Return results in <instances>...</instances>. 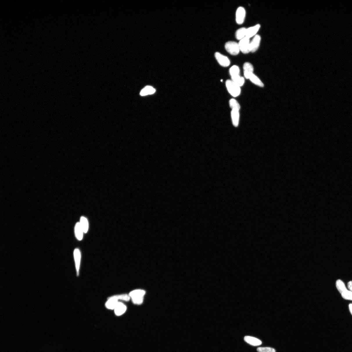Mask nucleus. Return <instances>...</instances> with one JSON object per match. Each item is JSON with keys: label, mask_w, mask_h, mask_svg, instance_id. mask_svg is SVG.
I'll return each instance as SVG.
<instances>
[{"label": "nucleus", "mask_w": 352, "mask_h": 352, "mask_svg": "<svg viewBox=\"0 0 352 352\" xmlns=\"http://www.w3.org/2000/svg\"><path fill=\"white\" fill-rule=\"evenodd\" d=\"M226 86L229 93L233 97H238L240 94V87L231 80H228L226 81Z\"/></svg>", "instance_id": "1"}, {"label": "nucleus", "mask_w": 352, "mask_h": 352, "mask_svg": "<svg viewBox=\"0 0 352 352\" xmlns=\"http://www.w3.org/2000/svg\"><path fill=\"white\" fill-rule=\"evenodd\" d=\"M225 49L231 55H236L240 52V49L238 43L236 42L229 41L227 42L225 45Z\"/></svg>", "instance_id": "2"}, {"label": "nucleus", "mask_w": 352, "mask_h": 352, "mask_svg": "<svg viewBox=\"0 0 352 352\" xmlns=\"http://www.w3.org/2000/svg\"><path fill=\"white\" fill-rule=\"evenodd\" d=\"M249 39L245 37L240 41L238 44L240 51L245 54L250 52L249 49Z\"/></svg>", "instance_id": "3"}, {"label": "nucleus", "mask_w": 352, "mask_h": 352, "mask_svg": "<svg viewBox=\"0 0 352 352\" xmlns=\"http://www.w3.org/2000/svg\"><path fill=\"white\" fill-rule=\"evenodd\" d=\"M216 59L220 64L224 67H227L230 65V61L228 58L219 52H216L215 54Z\"/></svg>", "instance_id": "4"}, {"label": "nucleus", "mask_w": 352, "mask_h": 352, "mask_svg": "<svg viewBox=\"0 0 352 352\" xmlns=\"http://www.w3.org/2000/svg\"><path fill=\"white\" fill-rule=\"evenodd\" d=\"M246 14V10L244 7H240L238 8L236 12V20L237 24H241L243 23Z\"/></svg>", "instance_id": "5"}, {"label": "nucleus", "mask_w": 352, "mask_h": 352, "mask_svg": "<svg viewBox=\"0 0 352 352\" xmlns=\"http://www.w3.org/2000/svg\"><path fill=\"white\" fill-rule=\"evenodd\" d=\"M73 255L77 274L78 276L81 260V253L78 249L76 248L74 250Z\"/></svg>", "instance_id": "6"}, {"label": "nucleus", "mask_w": 352, "mask_h": 352, "mask_svg": "<svg viewBox=\"0 0 352 352\" xmlns=\"http://www.w3.org/2000/svg\"><path fill=\"white\" fill-rule=\"evenodd\" d=\"M261 39V37L259 35H256L254 36L252 41L250 42V52H254L258 49L259 46Z\"/></svg>", "instance_id": "7"}, {"label": "nucleus", "mask_w": 352, "mask_h": 352, "mask_svg": "<svg viewBox=\"0 0 352 352\" xmlns=\"http://www.w3.org/2000/svg\"><path fill=\"white\" fill-rule=\"evenodd\" d=\"M243 70L244 76L247 79H249V77L253 74V66L249 62H246L243 65Z\"/></svg>", "instance_id": "8"}, {"label": "nucleus", "mask_w": 352, "mask_h": 352, "mask_svg": "<svg viewBox=\"0 0 352 352\" xmlns=\"http://www.w3.org/2000/svg\"><path fill=\"white\" fill-rule=\"evenodd\" d=\"M127 308L126 306L124 303L118 302L114 309V313L117 316L122 315L126 311Z\"/></svg>", "instance_id": "9"}, {"label": "nucleus", "mask_w": 352, "mask_h": 352, "mask_svg": "<svg viewBox=\"0 0 352 352\" xmlns=\"http://www.w3.org/2000/svg\"><path fill=\"white\" fill-rule=\"evenodd\" d=\"M74 233L76 238L78 240H82L84 233L80 222L77 223L75 226Z\"/></svg>", "instance_id": "10"}, {"label": "nucleus", "mask_w": 352, "mask_h": 352, "mask_svg": "<svg viewBox=\"0 0 352 352\" xmlns=\"http://www.w3.org/2000/svg\"><path fill=\"white\" fill-rule=\"evenodd\" d=\"M260 27V25L258 24L247 28L246 37L249 39L254 36L257 33Z\"/></svg>", "instance_id": "11"}, {"label": "nucleus", "mask_w": 352, "mask_h": 352, "mask_svg": "<svg viewBox=\"0 0 352 352\" xmlns=\"http://www.w3.org/2000/svg\"><path fill=\"white\" fill-rule=\"evenodd\" d=\"M118 302V300L111 297L108 298V300L106 303L105 306L106 307L109 309L114 310Z\"/></svg>", "instance_id": "12"}, {"label": "nucleus", "mask_w": 352, "mask_h": 352, "mask_svg": "<svg viewBox=\"0 0 352 352\" xmlns=\"http://www.w3.org/2000/svg\"><path fill=\"white\" fill-rule=\"evenodd\" d=\"M232 121L234 126L235 127L238 126L239 120V110H232L231 113Z\"/></svg>", "instance_id": "13"}, {"label": "nucleus", "mask_w": 352, "mask_h": 352, "mask_svg": "<svg viewBox=\"0 0 352 352\" xmlns=\"http://www.w3.org/2000/svg\"><path fill=\"white\" fill-rule=\"evenodd\" d=\"M244 340L247 343L253 346L260 345L262 342L258 339L250 336H246L244 337Z\"/></svg>", "instance_id": "14"}, {"label": "nucleus", "mask_w": 352, "mask_h": 352, "mask_svg": "<svg viewBox=\"0 0 352 352\" xmlns=\"http://www.w3.org/2000/svg\"><path fill=\"white\" fill-rule=\"evenodd\" d=\"M79 222L84 231V233H87L89 228V222H88L87 218L84 216L82 217L80 219Z\"/></svg>", "instance_id": "15"}, {"label": "nucleus", "mask_w": 352, "mask_h": 352, "mask_svg": "<svg viewBox=\"0 0 352 352\" xmlns=\"http://www.w3.org/2000/svg\"><path fill=\"white\" fill-rule=\"evenodd\" d=\"M247 28H240L236 33V37L237 39L240 40L246 36Z\"/></svg>", "instance_id": "16"}, {"label": "nucleus", "mask_w": 352, "mask_h": 352, "mask_svg": "<svg viewBox=\"0 0 352 352\" xmlns=\"http://www.w3.org/2000/svg\"><path fill=\"white\" fill-rule=\"evenodd\" d=\"M146 292L142 290H133L129 293L131 298L135 297H143L145 295Z\"/></svg>", "instance_id": "17"}, {"label": "nucleus", "mask_w": 352, "mask_h": 352, "mask_svg": "<svg viewBox=\"0 0 352 352\" xmlns=\"http://www.w3.org/2000/svg\"><path fill=\"white\" fill-rule=\"evenodd\" d=\"M231 80L238 86L241 87L244 85L245 83V79L244 77L240 75L231 77Z\"/></svg>", "instance_id": "18"}, {"label": "nucleus", "mask_w": 352, "mask_h": 352, "mask_svg": "<svg viewBox=\"0 0 352 352\" xmlns=\"http://www.w3.org/2000/svg\"><path fill=\"white\" fill-rule=\"evenodd\" d=\"M156 91V90L151 86H146L141 91L140 94L142 96L152 94Z\"/></svg>", "instance_id": "19"}, {"label": "nucleus", "mask_w": 352, "mask_h": 352, "mask_svg": "<svg viewBox=\"0 0 352 352\" xmlns=\"http://www.w3.org/2000/svg\"><path fill=\"white\" fill-rule=\"evenodd\" d=\"M336 285L339 292L341 294L347 290L344 283L341 280L338 279L336 283Z\"/></svg>", "instance_id": "20"}, {"label": "nucleus", "mask_w": 352, "mask_h": 352, "mask_svg": "<svg viewBox=\"0 0 352 352\" xmlns=\"http://www.w3.org/2000/svg\"><path fill=\"white\" fill-rule=\"evenodd\" d=\"M249 79L251 81L253 84L257 85L260 87H263L264 85L263 82H261L260 80L258 78V77L255 75L254 74H252V75L250 76Z\"/></svg>", "instance_id": "21"}, {"label": "nucleus", "mask_w": 352, "mask_h": 352, "mask_svg": "<svg viewBox=\"0 0 352 352\" xmlns=\"http://www.w3.org/2000/svg\"><path fill=\"white\" fill-rule=\"evenodd\" d=\"M229 104L232 110H239L240 109V106L237 101L234 98H232L229 102Z\"/></svg>", "instance_id": "22"}, {"label": "nucleus", "mask_w": 352, "mask_h": 352, "mask_svg": "<svg viewBox=\"0 0 352 352\" xmlns=\"http://www.w3.org/2000/svg\"><path fill=\"white\" fill-rule=\"evenodd\" d=\"M112 297L118 301V300H121L127 301V302L130 301L131 298L129 295L127 294L114 295L112 296Z\"/></svg>", "instance_id": "23"}, {"label": "nucleus", "mask_w": 352, "mask_h": 352, "mask_svg": "<svg viewBox=\"0 0 352 352\" xmlns=\"http://www.w3.org/2000/svg\"><path fill=\"white\" fill-rule=\"evenodd\" d=\"M229 71L231 77L240 75V70L238 66L234 65L232 66Z\"/></svg>", "instance_id": "24"}, {"label": "nucleus", "mask_w": 352, "mask_h": 352, "mask_svg": "<svg viewBox=\"0 0 352 352\" xmlns=\"http://www.w3.org/2000/svg\"><path fill=\"white\" fill-rule=\"evenodd\" d=\"M341 295L344 299L352 301V292L350 290H347L343 292Z\"/></svg>", "instance_id": "25"}, {"label": "nucleus", "mask_w": 352, "mask_h": 352, "mask_svg": "<svg viewBox=\"0 0 352 352\" xmlns=\"http://www.w3.org/2000/svg\"><path fill=\"white\" fill-rule=\"evenodd\" d=\"M132 302L134 304L140 305L141 304L143 301V297H135L132 298Z\"/></svg>", "instance_id": "26"}, {"label": "nucleus", "mask_w": 352, "mask_h": 352, "mask_svg": "<svg viewBox=\"0 0 352 352\" xmlns=\"http://www.w3.org/2000/svg\"><path fill=\"white\" fill-rule=\"evenodd\" d=\"M258 352H276L274 349L270 347H260L257 349Z\"/></svg>", "instance_id": "27"}, {"label": "nucleus", "mask_w": 352, "mask_h": 352, "mask_svg": "<svg viewBox=\"0 0 352 352\" xmlns=\"http://www.w3.org/2000/svg\"><path fill=\"white\" fill-rule=\"evenodd\" d=\"M348 289L352 292V281L349 282L348 284Z\"/></svg>", "instance_id": "28"}, {"label": "nucleus", "mask_w": 352, "mask_h": 352, "mask_svg": "<svg viewBox=\"0 0 352 352\" xmlns=\"http://www.w3.org/2000/svg\"><path fill=\"white\" fill-rule=\"evenodd\" d=\"M349 309L352 315V303H350L349 305Z\"/></svg>", "instance_id": "29"}]
</instances>
